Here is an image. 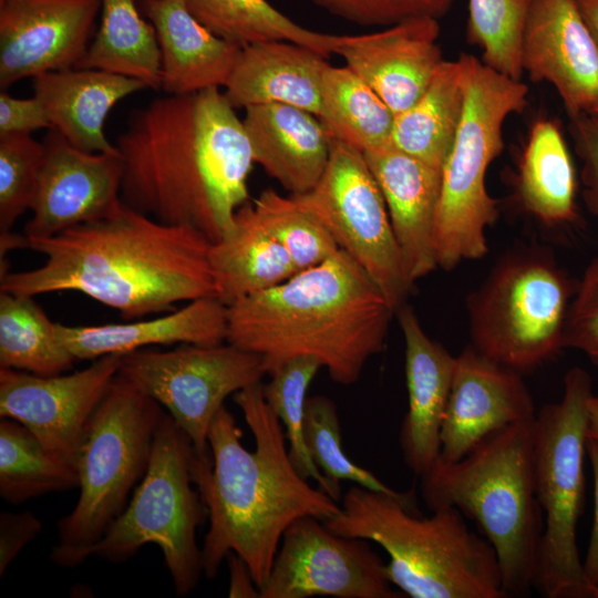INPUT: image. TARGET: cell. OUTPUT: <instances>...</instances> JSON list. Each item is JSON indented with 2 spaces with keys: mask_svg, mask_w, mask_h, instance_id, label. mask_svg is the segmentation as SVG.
Segmentation results:
<instances>
[{
  "mask_svg": "<svg viewBox=\"0 0 598 598\" xmlns=\"http://www.w3.org/2000/svg\"><path fill=\"white\" fill-rule=\"evenodd\" d=\"M115 146L123 162L125 205L210 243L248 202L255 164L235 107L219 89L166 94L134 110Z\"/></svg>",
  "mask_w": 598,
  "mask_h": 598,
  "instance_id": "1",
  "label": "cell"
},
{
  "mask_svg": "<svg viewBox=\"0 0 598 598\" xmlns=\"http://www.w3.org/2000/svg\"><path fill=\"white\" fill-rule=\"evenodd\" d=\"M255 450L224 405L208 432L210 454L192 460V480L207 508L209 527L200 549L203 574L213 579L229 553L248 565L256 585L267 580L285 530L298 518L326 520L340 504L313 488L293 466L285 430L265 400L262 383L234 394Z\"/></svg>",
  "mask_w": 598,
  "mask_h": 598,
  "instance_id": "2",
  "label": "cell"
},
{
  "mask_svg": "<svg viewBox=\"0 0 598 598\" xmlns=\"http://www.w3.org/2000/svg\"><path fill=\"white\" fill-rule=\"evenodd\" d=\"M24 237L23 248L43 255L44 261L1 275L2 291L32 297L78 291L126 319L216 297L212 243L192 227L163 223L124 203L104 218L52 237Z\"/></svg>",
  "mask_w": 598,
  "mask_h": 598,
  "instance_id": "3",
  "label": "cell"
},
{
  "mask_svg": "<svg viewBox=\"0 0 598 598\" xmlns=\"http://www.w3.org/2000/svg\"><path fill=\"white\" fill-rule=\"evenodd\" d=\"M394 310L343 250L227 306V342L262 357L267 374L313 357L331 380L355 383L385 343Z\"/></svg>",
  "mask_w": 598,
  "mask_h": 598,
  "instance_id": "4",
  "label": "cell"
},
{
  "mask_svg": "<svg viewBox=\"0 0 598 598\" xmlns=\"http://www.w3.org/2000/svg\"><path fill=\"white\" fill-rule=\"evenodd\" d=\"M414 491L391 495L354 485L339 512L322 520L333 533L367 539L388 554L389 580L411 598H506L496 553L454 508L422 517Z\"/></svg>",
  "mask_w": 598,
  "mask_h": 598,
  "instance_id": "5",
  "label": "cell"
},
{
  "mask_svg": "<svg viewBox=\"0 0 598 598\" xmlns=\"http://www.w3.org/2000/svg\"><path fill=\"white\" fill-rule=\"evenodd\" d=\"M534 442L535 417L492 434L460 461L439 457L420 476L430 511H458L492 545L505 597H527L535 584L544 514L536 493Z\"/></svg>",
  "mask_w": 598,
  "mask_h": 598,
  "instance_id": "6",
  "label": "cell"
},
{
  "mask_svg": "<svg viewBox=\"0 0 598 598\" xmlns=\"http://www.w3.org/2000/svg\"><path fill=\"white\" fill-rule=\"evenodd\" d=\"M464 92L461 122L442 168L435 217L439 267L454 269L488 251L486 228L498 218L497 200L486 188L491 163L504 150L506 118L527 104L528 87L472 54L456 60Z\"/></svg>",
  "mask_w": 598,
  "mask_h": 598,
  "instance_id": "7",
  "label": "cell"
},
{
  "mask_svg": "<svg viewBox=\"0 0 598 598\" xmlns=\"http://www.w3.org/2000/svg\"><path fill=\"white\" fill-rule=\"evenodd\" d=\"M163 408L118 374L92 414L74 467L79 498L56 524L50 559L74 568L93 549L126 507L143 478Z\"/></svg>",
  "mask_w": 598,
  "mask_h": 598,
  "instance_id": "8",
  "label": "cell"
},
{
  "mask_svg": "<svg viewBox=\"0 0 598 598\" xmlns=\"http://www.w3.org/2000/svg\"><path fill=\"white\" fill-rule=\"evenodd\" d=\"M589 373L574 367L564 377L558 402L535 416L536 493L544 514L534 588L547 598H594L577 546L585 506Z\"/></svg>",
  "mask_w": 598,
  "mask_h": 598,
  "instance_id": "9",
  "label": "cell"
},
{
  "mask_svg": "<svg viewBox=\"0 0 598 598\" xmlns=\"http://www.w3.org/2000/svg\"><path fill=\"white\" fill-rule=\"evenodd\" d=\"M576 286L548 249L512 250L467 297L471 346L520 374L536 370L565 349Z\"/></svg>",
  "mask_w": 598,
  "mask_h": 598,
  "instance_id": "10",
  "label": "cell"
},
{
  "mask_svg": "<svg viewBox=\"0 0 598 598\" xmlns=\"http://www.w3.org/2000/svg\"><path fill=\"white\" fill-rule=\"evenodd\" d=\"M195 451L188 435L164 413L143 478L93 549L101 559L120 564L134 557L144 545H156L179 597L190 594L203 574L196 530L208 516L192 480Z\"/></svg>",
  "mask_w": 598,
  "mask_h": 598,
  "instance_id": "11",
  "label": "cell"
},
{
  "mask_svg": "<svg viewBox=\"0 0 598 598\" xmlns=\"http://www.w3.org/2000/svg\"><path fill=\"white\" fill-rule=\"evenodd\" d=\"M291 196L373 279L394 312L406 303L414 282L381 189L361 151L332 140L330 158L319 182L309 192Z\"/></svg>",
  "mask_w": 598,
  "mask_h": 598,
  "instance_id": "12",
  "label": "cell"
},
{
  "mask_svg": "<svg viewBox=\"0 0 598 598\" xmlns=\"http://www.w3.org/2000/svg\"><path fill=\"white\" fill-rule=\"evenodd\" d=\"M117 374L165 409L196 452L207 455L209 427L225 399L260 383L267 371L261 355L226 341L141 349L122 357Z\"/></svg>",
  "mask_w": 598,
  "mask_h": 598,
  "instance_id": "13",
  "label": "cell"
},
{
  "mask_svg": "<svg viewBox=\"0 0 598 598\" xmlns=\"http://www.w3.org/2000/svg\"><path fill=\"white\" fill-rule=\"evenodd\" d=\"M392 586L369 540L338 535L305 516L285 530L259 598L404 597Z\"/></svg>",
  "mask_w": 598,
  "mask_h": 598,
  "instance_id": "14",
  "label": "cell"
},
{
  "mask_svg": "<svg viewBox=\"0 0 598 598\" xmlns=\"http://www.w3.org/2000/svg\"><path fill=\"white\" fill-rule=\"evenodd\" d=\"M122 354H107L66 374L37 375L0 368V416L28 427L74 466L84 430L117 375Z\"/></svg>",
  "mask_w": 598,
  "mask_h": 598,
  "instance_id": "15",
  "label": "cell"
},
{
  "mask_svg": "<svg viewBox=\"0 0 598 598\" xmlns=\"http://www.w3.org/2000/svg\"><path fill=\"white\" fill-rule=\"evenodd\" d=\"M25 236L48 238L113 214L121 197L120 153L87 152L50 128Z\"/></svg>",
  "mask_w": 598,
  "mask_h": 598,
  "instance_id": "16",
  "label": "cell"
},
{
  "mask_svg": "<svg viewBox=\"0 0 598 598\" xmlns=\"http://www.w3.org/2000/svg\"><path fill=\"white\" fill-rule=\"evenodd\" d=\"M101 0H0V87L78 68Z\"/></svg>",
  "mask_w": 598,
  "mask_h": 598,
  "instance_id": "17",
  "label": "cell"
},
{
  "mask_svg": "<svg viewBox=\"0 0 598 598\" xmlns=\"http://www.w3.org/2000/svg\"><path fill=\"white\" fill-rule=\"evenodd\" d=\"M520 62L529 80L556 90L569 117L598 109V44L576 0H533Z\"/></svg>",
  "mask_w": 598,
  "mask_h": 598,
  "instance_id": "18",
  "label": "cell"
},
{
  "mask_svg": "<svg viewBox=\"0 0 598 598\" xmlns=\"http://www.w3.org/2000/svg\"><path fill=\"white\" fill-rule=\"evenodd\" d=\"M535 415L523 374L489 360L470 344L456 357L440 433V458L460 461L492 434Z\"/></svg>",
  "mask_w": 598,
  "mask_h": 598,
  "instance_id": "19",
  "label": "cell"
},
{
  "mask_svg": "<svg viewBox=\"0 0 598 598\" xmlns=\"http://www.w3.org/2000/svg\"><path fill=\"white\" fill-rule=\"evenodd\" d=\"M439 21L416 17L377 32L341 35L336 54L396 115L422 95L445 60Z\"/></svg>",
  "mask_w": 598,
  "mask_h": 598,
  "instance_id": "20",
  "label": "cell"
},
{
  "mask_svg": "<svg viewBox=\"0 0 598 598\" xmlns=\"http://www.w3.org/2000/svg\"><path fill=\"white\" fill-rule=\"evenodd\" d=\"M381 189L410 279L435 270V217L442 169L396 148L391 143L363 152Z\"/></svg>",
  "mask_w": 598,
  "mask_h": 598,
  "instance_id": "21",
  "label": "cell"
},
{
  "mask_svg": "<svg viewBox=\"0 0 598 598\" xmlns=\"http://www.w3.org/2000/svg\"><path fill=\"white\" fill-rule=\"evenodd\" d=\"M395 315L405 346L409 399L399 442L405 464L421 476L440 457V433L456 357L426 334L410 306L403 305Z\"/></svg>",
  "mask_w": 598,
  "mask_h": 598,
  "instance_id": "22",
  "label": "cell"
},
{
  "mask_svg": "<svg viewBox=\"0 0 598 598\" xmlns=\"http://www.w3.org/2000/svg\"><path fill=\"white\" fill-rule=\"evenodd\" d=\"M243 123L254 161L290 195L312 189L331 154L332 140L320 118L302 109L268 103L245 109Z\"/></svg>",
  "mask_w": 598,
  "mask_h": 598,
  "instance_id": "23",
  "label": "cell"
},
{
  "mask_svg": "<svg viewBox=\"0 0 598 598\" xmlns=\"http://www.w3.org/2000/svg\"><path fill=\"white\" fill-rule=\"evenodd\" d=\"M161 51V89L188 94L225 87L241 48L209 31L184 0H142Z\"/></svg>",
  "mask_w": 598,
  "mask_h": 598,
  "instance_id": "24",
  "label": "cell"
},
{
  "mask_svg": "<svg viewBox=\"0 0 598 598\" xmlns=\"http://www.w3.org/2000/svg\"><path fill=\"white\" fill-rule=\"evenodd\" d=\"M323 54L290 41L241 48L224 94L235 107L281 103L317 116L329 63Z\"/></svg>",
  "mask_w": 598,
  "mask_h": 598,
  "instance_id": "25",
  "label": "cell"
},
{
  "mask_svg": "<svg viewBox=\"0 0 598 598\" xmlns=\"http://www.w3.org/2000/svg\"><path fill=\"white\" fill-rule=\"evenodd\" d=\"M56 328L76 360L124 355L156 344L212 346L227 340V306L217 297H204L152 319L96 326L56 323Z\"/></svg>",
  "mask_w": 598,
  "mask_h": 598,
  "instance_id": "26",
  "label": "cell"
},
{
  "mask_svg": "<svg viewBox=\"0 0 598 598\" xmlns=\"http://www.w3.org/2000/svg\"><path fill=\"white\" fill-rule=\"evenodd\" d=\"M32 87L51 128L73 146L95 153H118L105 135L106 116L121 100L147 89L135 79L81 68L40 74Z\"/></svg>",
  "mask_w": 598,
  "mask_h": 598,
  "instance_id": "27",
  "label": "cell"
},
{
  "mask_svg": "<svg viewBox=\"0 0 598 598\" xmlns=\"http://www.w3.org/2000/svg\"><path fill=\"white\" fill-rule=\"evenodd\" d=\"M209 265L216 297L226 306L275 287L297 272L248 202L235 213L230 229L212 243Z\"/></svg>",
  "mask_w": 598,
  "mask_h": 598,
  "instance_id": "28",
  "label": "cell"
},
{
  "mask_svg": "<svg viewBox=\"0 0 598 598\" xmlns=\"http://www.w3.org/2000/svg\"><path fill=\"white\" fill-rule=\"evenodd\" d=\"M516 196L524 210L547 225L577 217V176L559 125L533 123L516 175Z\"/></svg>",
  "mask_w": 598,
  "mask_h": 598,
  "instance_id": "29",
  "label": "cell"
},
{
  "mask_svg": "<svg viewBox=\"0 0 598 598\" xmlns=\"http://www.w3.org/2000/svg\"><path fill=\"white\" fill-rule=\"evenodd\" d=\"M464 107L457 61L444 60L422 95L394 115L390 143L442 169L453 145Z\"/></svg>",
  "mask_w": 598,
  "mask_h": 598,
  "instance_id": "30",
  "label": "cell"
},
{
  "mask_svg": "<svg viewBox=\"0 0 598 598\" xmlns=\"http://www.w3.org/2000/svg\"><path fill=\"white\" fill-rule=\"evenodd\" d=\"M161 89V51L153 24L135 0H101V23L79 63Z\"/></svg>",
  "mask_w": 598,
  "mask_h": 598,
  "instance_id": "31",
  "label": "cell"
},
{
  "mask_svg": "<svg viewBox=\"0 0 598 598\" xmlns=\"http://www.w3.org/2000/svg\"><path fill=\"white\" fill-rule=\"evenodd\" d=\"M190 13L217 37L240 48L266 41H290L329 58L341 35L305 28L267 0H184Z\"/></svg>",
  "mask_w": 598,
  "mask_h": 598,
  "instance_id": "32",
  "label": "cell"
},
{
  "mask_svg": "<svg viewBox=\"0 0 598 598\" xmlns=\"http://www.w3.org/2000/svg\"><path fill=\"white\" fill-rule=\"evenodd\" d=\"M331 140L367 152L390 143L394 114L350 68L326 71L318 116Z\"/></svg>",
  "mask_w": 598,
  "mask_h": 598,
  "instance_id": "33",
  "label": "cell"
},
{
  "mask_svg": "<svg viewBox=\"0 0 598 598\" xmlns=\"http://www.w3.org/2000/svg\"><path fill=\"white\" fill-rule=\"evenodd\" d=\"M32 296L0 290V368L56 375L76 360Z\"/></svg>",
  "mask_w": 598,
  "mask_h": 598,
  "instance_id": "34",
  "label": "cell"
},
{
  "mask_svg": "<svg viewBox=\"0 0 598 598\" xmlns=\"http://www.w3.org/2000/svg\"><path fill=\"white\" fill-rule=\"evenodd\" d=\"M79 487L75 467L49 452L20 422L0 421V496L18 505Z\"/></svg>",
  "mask_w": 598,
  "mask_h": 598,
  "instance_id": "35",
  "label": "cell"
},
{
  "mask_svg": "<svg viewBox=\"0 0 598 598\" xmlns=\"http://www.w3.org/2000/svg\"><path fill=\"white\" fill-rule=\"evenodd\" d=\"M321 368L319 360L313 357L289 359L269 374L270 381L262 384V392L283 426L289 457L298 473L306 480L316 481L321 489L339 502L341 488L333 486L313 463L303 435L307 391Z\"/></svg>",
  "mask_w": 598,
  "mask_h": 598,
  "instance_id": "36",
  "label": "cell"
},
{
  "mask_svg": "<svg viewBox=\"0 0 598 598\" xmlns=\"http://www.w3.org/2000/svg\"><path fill=\"white\" fill-rule=\"evenodd\" d=\"M533 0H468L466 39L493 70L520 80V49Z\"/></svg>",
  "mask_w": 598,
  "mask_h": 598,
  "instance_id": "37",
  "label": "cell"
},
{
  "mask_svg": "<svg viewBox=\"0 0 598 598\" xmlns=\"http://www.w3.org/2000/svg\"><path fill=\"white\" fill-rule=\"evenodd\" d=\"M252 206L264 226L283 247L297 272L323 262L340 250L328 229L291 195L267 188Z\"/></svg>",
  "mask_w": 598,
  "mask_h": 598,
  "instance_id": "38",
  "label": "cell"
},
{
  "mask_svg": "<svg viewBox=\"0 0 598 598\" xmlns=\"http://www.w3.org/2000/svg\"><path fill=\"white\" fill-rule=\"evenodd\" d=\"M303 435L310 457L333 486L341 488L340 482L349 481L375 492L391 495L401 493L346 455L337 406L328 396L316 395L307 399Z\"/></svg>",
  "mask_w": 598,
  "mask_h": 598,
  "instance_id": "39",
  "label": "cell"
},
{
  "mask_svg": "<svg viewBox=\"0 0 598 598\" xmlns=\"http://www.w3.org/2000/svg\"><path fill=\"white\" fill-rule=\"evenodd\" d=\"M44 156L43 142L31 134L0 136V233L8 234L31 208Z\"/></svg>",
  "mask_w": 598,
  "mask_h": 598,
  "instance_id": "40",
  "label": "cell"
},
{
  "mask_svg": "<svg viewBox=\"0 0 598 598\" xmlns=\"http://www.w3.org/2000/svg\"><path fill=\"white\" fill-rule=\"evenodd\" d=\"M331 16L361 27H391L416 17L441 19L454 0H310Z\"/></svg>",
  "mask_w": 598,
  "mask_h": 598,
  "instance_id": "41",
  "label": "cell"
},
{
  "mask_svg": "<svg viewBox=\"0 0 598 598\" xmlns=\"http://www.w3.org/2000/svg\"><path fill=\"white\" fill-rule=\"evenodd\" d=\"M564 348L581 351L598 367V255L577 281L567 311Z\"/></svg>",
  "mask_w": 598,
  "mask_h": 598,
  "instance_id": "42",
  "label": "cell"
},
{
  "mask_svg": "<svg viewBox=\"0 0 598 598\" xmlns=\"http://www.w3.org/2000/svg\"><path fill=\"white\" fill-rule=\"evenodd\" d=\"M569 132L581 163V196L598 220V121L589 114L570 117Z\"/></svg>",
  "mask_w": 598,
  "mask_h": 598,
  "instance_id": "43",
  "label": "cell"
},
{
  "mask_svg": "<svg viewBox=\"0 0 598 598\" xmlns=\"http://www.w3.org/2000/svg\"><path fill=\"white\" fill-rule=\"evenodd\" d=\"M51 128L42 103L37 96L21 99L2 91L0 94V136L31 134Z\"/></svg>",
  "mask_w": 598,
  "mask_h": 598,
  "instance_id": "44",
  "label": "cell"
},
{
  "mask_svg": "<svg viewBox=\"0 0 598 598\" xmlns=\"http://www.w3.org/2000/svg\"><path fill=\"white\" fill-rule=\"evenodd\" d=\"M42 532V523L30 511L0 514V577L21 549Z\"/></svg>",
  "mask_w": 598,
  "mask_h": 598,
  "instance_id": "45",
  "label": "cell"
},
{
  "mask_svg": "<svg viewBox=\"0 0 598 598\" xmlns=\"http://www.w3.org/2000/svg\"><path fill=\"white\" fill-rule=\"evenodd\" d=\"M586 450L594 476L595 508L589 545L582 567L585 577L595 594V589L598 586V440L587 437Z\"/></svg>",
  "mask_w": 598,
  "mask_h": 598,
  "instance_id": "46",
  "label": "cell"
},
{
  "mask_svg": "<svg viewBox=\"0 0 598 598\" xmlns=\"http://www.w3.org/2000/svg\"><path fill=\"white\" fill-rule=\"evenodd\" d=\"M226 559L229 568L228 597H259V587L256 585L250 569L245 560L235 553H229Z\"/></svg>",
  "mask_w": 598,
  "mask_h": 598,
  "instance_id": "47",
  "label": "cell"
},
{
  "mask_svg": "<svg viewBox=\"0 0 598 598\" xmlns=\"http://www.w3.org/2000/svg\"><path fill=\"white\" fill-rule=\"evenodd\" d=\"M576 2L598 44V0H576Z\"/></svg>",
  "mask_w": 598,
  "mask_h": 598,
  "instance_id": "48",
  "label": "cell"
},
{
  "mask_svg": "<svg viewBox=\"0 0 598 598\" xmlns=\"http://www.w3.org/2000/svg\"><path fill=\"white\" fill-rule=\"evenodd\" d=\"M587 437L598 440V394H591L587 403Z\"/></svg>",
  "mask_w": 598,
  "mask_h": 598,
  "instance_id": "49",
  "label": "cell"
},
{
  "mask_svg": "<svg viewBox=\"0 0 598 598\" xmlns=\"http://www.w3.org/2000/svg\"><path fill=\"white\" fill-rule=\"evenodd\" d=\"M589 115H591L596 121H598V109L595 110V111H594L591 114H589Z\"/></svg>",
  "mask_w": 598,
  "mask_h": 598,
  "instance_id": "50",
  "label": "cell"
},
{
  "mask_svg": "<svg viewBox=\"0 0 598 598\" xmlns=\"http://www.w3.org/2000/svg\"><path fill=\"white\" fill-rule=\"evenodd\" d=\"M594 598H598V586L595 589Z\"/></svg>",
  "mask_w": 598,
  "mask_h": 598,
  "instance_id": "51",
  "label": "cell"
}]
</instances>
